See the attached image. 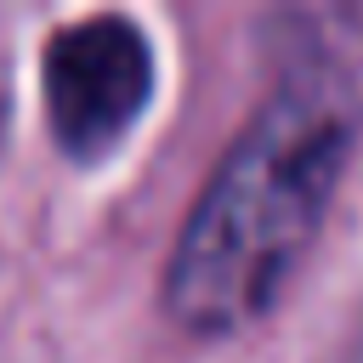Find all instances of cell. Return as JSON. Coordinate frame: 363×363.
<instances>
[{
    "label": "cell",
    "instance_id": "1",
    "mask_svg": "<svg viewBox=\"0 0 363 363\" xmlns=\"http://www.w3.org/2000/svg\"><path fill=\"white\" fill-rule=\"evenodd\" d=\"M357 130V91L329 68H301L255 102L170 244L159 301L176 329L221 340L278 306L329 221Z\"/></svg>",
    "mask_w": 363,
    "mask_h": 363
},
{
    "label": "cell",
    "instance_id": "2",
    "mask_svg": "<svg viewBox=\"0 0 363 363\" xmlns=\"http://www.w3.org/2000/svg\"><path fill=\"white\" fill-rule=\"evenodd\" d=\"M40 102L51 142L74 164L108 159L153 102V45L125 11L62 23L40 57Z\"/></svg>",
    "mask_w": 363,
    "mask_h": 363
}]
</instances>
